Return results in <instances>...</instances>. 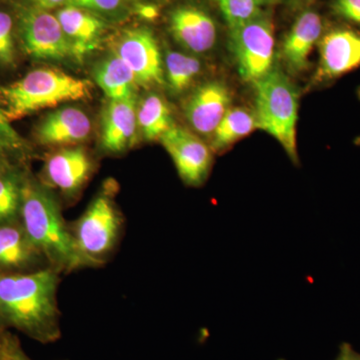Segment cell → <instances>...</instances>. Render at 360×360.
Segmentation results:
<instances>
[{
	"label": "cell",
	"instance_id": "cell-34",
	"mask_svg": "<svg viewBox=\"0 0 360 360\" xmlns=\"http://www.w3.org/2000/svg\"><path fill=\"white\" fill-rule=\"evenodd\" d=\"M359 96H360V90H359Z\"/></svg>",
	"mask_w": 360,
	"mask_h": 360
},
{
	"label": "cell",
	"instance_id": "cell-2",
	"mask_svg": "<svg viewBox=\"0 0 360 360\" xmlns=\"http://www.w3.org/2000/svg\"><path fill=\"white\" fill-rule=\"evenodd\" d=\"M20 219L49 267L60 274L89 269L75 245L56 193L32 177L25 176L23 181Z\"/></svg>",
	"mask_w": 360,
	"mask_h": 360
},
{
	"label": "cell",
	"instance_id": "cell-19",
	"mask_svg": "<svg viewBox=\"0 0 360 360\" xmlns=\"http://www.w3.org/2000/svg\"><path fill=\"white\" fill-rule=\"evenodd\" d=\"M92 75L108 99L122 101L136 97L139 85L134 72L113 52L94 65Z\"/></svg>",
	"mask_w": 360,
	"mask_h": 360
},
{
	"label": "cell",
	"instance_id": "cell-12",
	"mask_svg": "<svg viewBox=\"0 0 360 360\" xmlns=\"http://www.w3.org/2000/svg\"><path fill=\"white\" fill-rule=\"evenodd\" d=\"M319 63L315 80L326 82L360 68V32L338 28L319 42Z\"/></svg>",
	"mask_w": 360,
	"mask_h": 360
},
{
	"label": "cell",
	"instance_id": "cell-20",
	"mask_svg": "<svg viewBox=\"0 0 360 360\" xmlns=\"http://www.w3.org/2000/svg\"><path fill=\"white\" fill-rule=\"evenodd\" d=\"M136 117L139 132L148 141H160L174 127L167 101L155 92H150L137 101Z\"/></svg>",
	"mask_w": 360,
	"mask_h": 360
},
{
	"label": "cell",
	"instance_id": "cell-15",
	"mask_svg": "<svg viewBox=\"0 0 360 360\" xmlns=\"http://www.w3.org/2000/svg\"><path fill=\"white\" fill-rule=\"evenodd\" d=\"M231 94L224 84L207 82L198 87L187 98L184 115L198 134L212 135L231 108Z\"/></svg>",
	"mask_w": 360,
	"mask_h": 360
},
{
	"label": "cell",
	"instance_id": "cell-6",
	"mask_svg": "<svg viewBox=\"0 0 360 360\" xmlns=\"http://www.w3.org/2000/svg\"><path fill=\"white\" fill-rule=\"evenodd\" d=\"M231 44L243 79L253 84L272 70L274 26L266 16L260 14L252 20L231 28Z\"/></svg>",
	"mask_w": 360,
	"mask_h": 360
},
{
	"label": "cell",
	"instance_id": "cell-17",
	"mask_svg": "<svg viewBox=\"0 0 360 360\" xmlns=\"http://www.w3.org/2000/svg\"><path fill=\"white\" fill-rule=\"evenodd\" d=\"M170 32L182 47L194 54L212 51L217 39L212 18L200 8L182 6L170 15Z\"/></svg>",
	"mask_w": 360,
	"mask_h": 360
},
{
	"label": "cell",
	"instance_id": "cell-13",
	"mask_svg": "<svg viewBox=\"0 0 360 360\" xmlns=\"http://www.w3.org/2000/svg\"><path fill=\"white\" fill-rule=\"evenodd\" d=\"M136 97L122 101L108 99L103 111L99 144L108 155H120L134 148L139 137Z\"/></svg>",
	"mask_w": 360,
	"mask_h": 360
},
{
	"label": "cell",
	"instance_id": "cell-23",
	"mask_svg": "<svg viewBox=\"0 0 360 360\" xmlns=\"http://www.w3.org/2000/svg\"><path fill=\"white\" fill-rule=\"evenodd\" d=\"M25 176L11 167L0 169V224L20 219Z\"/></svg>",
	"mask_w": 360,
	"mask_h": 360
},
{
	"label": "cell",
	"instance_id": "cell-30",
	"mask_svg": "<svg viewBox=\"0 0 360 360\" xmlns=\"http://www.w3.org/2000/svg\"><path fill=\"white\" fill-rule=\"evenodd\" d=\"M335 360H360V354L349 343L345 342L340 345Z\"/></svg>",
	"mask_w": 360,
	"mask_h": 360
},
{
	"label": "cell",
	"instance_id": "cell-9",
	"mask_svg": "<svg viewBox=\"0 0 360 360\" xmlns=\"http://www.w3.org/2000/svg\"><path fill=\"white\" fill-rule=\"evenodd\" d=\"M94 169V158L84 146L58 148L45 158L41 182L72 202L84 191Z\"/></svg>",
	"mask_w": 360,
	"mask_h": 360
},
{
	"label": "cell",
	"instance_id": "cell-5",
	"mask_svg": "<svg viewBox=\"0 0 360 360\" xmlns=\"http://www.w3.org/2000/svg\"><path fill=\"white\" fill-rule=\"evenodd\" d=\"M253 84L258 127L274 136L288 158L297 163L298 94L295 85L283 71L274 68Z\"/></svg>",
	"mask_w": 360,
	"mask_h": 360
},
{
	"label": "cell",
	"instance_id": "cell-26",
	"mask_svg": "<svg viewBox=\"0 0 360 360\" xmlns=\"http://www.w3.org/2000/svg\"><path fill=\"white\" fill-rule=\"evenodd\" d=\"M0 151L6 155L18 156H25L30 151L25 139L11 127V122L4 115L1 105H0Z\"/></svg>",
	"mask_w": 360,
	"mask_h": 360
},
{
	"label": "cell",
	"instance_id": "cell-3",
	"mask_svg": "<svg viewBox=\"0 0 360 360\" xmlns=\"http://www.w3.org/2000/svg\"><path fill=\"white\" fill-rule=\"evenodd\" d=\"M92 90L89 79L58 68H40L13 84L0 85V105L11 122L45 108L90 98Z\"/></svg>",
	"mask_w": 360,
	"mask_h": 360
},
{
	"label": "cell",
	"instance_id": "cell-31",
	"mask_svg": "<svg viewBox=\"0 0 360 360\" xmlns=\"http://www.w3.org/2000/svg\"><path fill=\"white\" fill-rule=\"evenodd\" d=\"M136 14L141 16L142 20L151 21L158 18V11L155 6H150V4H142V6H137Z\"/></svg>",
	"mask_w": 360,
	"mask_h": 360
},
{
	"label": "cell",
	"instance_id": "cell-27",
	"mask_svg": "<svg viewBox=\"0 0 360 360\" xmlns=\"http://www.w3.org/2000/svg\"><path fill=\"white\" fill-rule=\"evenodd\" d=\"M68 6L78 7L99 16L120 18L127 9L125 0H70Z\"/></svg>",
	"mask_w": 360,
	"mask_h": 360
},
{
	"label": "cell",
	"instance_id": "cell-28",
	"mask_svg": "<svg viewBox=\"0 0 360 360\" xmlns=\"http://www.w3.org/2000/svg\"><path fill=\"white\" fill-rule=\"evenodd\" d=\"M331 8L343 20L360 25V0H333Z\"/></svg>",
	"mask_w": 360,
	"mask_h": 360
},
{
	"label": "cell",
	"instance_id": "cell-24",
	"mask_svg": "<svg viewBox=\"0 0 360 360\" xmlns=\"http://www.w3.org/2000/svg\"><path fill=\"white\" fill-rule=\"evenodd\" d=\"M229 28L243 25L262 14V0H217Z\"/></svg>",
	"mask_w": 360,
	"mask_h": 360
},
{
	"label": "cell",
	"instance_id": "cell-11",
	"mask_svg": "<svg viewBox=\"0 0 360 360\" xmlns=\"http://www.w3.org/2000/svg\"><path fill=\"white\" fill-rule=\"evenodd\" d=\"M92 122L82 108L65 105L47 113L35 127L34 137L41 146L68 148L89 139Z\"/></svg>",
	"mask_w": 360,
	"mask_h": 360
},
{
	"label": "cell",
	"instance_id": "cell-14",
	"mask_svg": "<svg viewBox=\"0 0 360 360\" xmlns=\"http://www.w3.org/2000/svg\"><path fill=\"white\" fill-rule=\"evenodd\" d=\"M49 267L20 219L0 224V272L28 274Z\"/></svg>",
	"mask_w": 360,
	"mask_h": 360
},
{
	"label": "cell",
	"instance_id": "cell-16",
	"mask_svg": "<svg viewBox=\"0 0 360 360\" xmlns=\"http://www.w3.org/2000/svg\"><path fill=\"white\" fill-rule=\"evenodd\" d=\"M56 15L70 44L73 60L82 63L103 41L105 22L96 14L72 6L63 7Z\"/></svg>",
	"mask_w": 360,
	"mask_h": 360
},
{
	"label": "cell",
	"instance_id": "cell-22",
	"mask_svg": "<svg viewBox=\"0 0 360 360\" xmlns=\"http://www.w3.org/2000/svg\"><path fill=\"white\" fill-rule=\"evenodd\" d=\"M163 65L165 82L175 94L188 89L202 68L201 61L196 56L174 51L165 53Z\"/></svg>",
	"mask_w": 360,
	"mask_h": 360
},
{
	"label": "cell",
	"instance_id": "cell-1",
	"mask_svg": "<svg viewBox=\"0 0 360 360\" xmlns=\"http://www.w3.org/2000/svg\"><path fill=\"white\" fill-rule=\"evenodd\" d=\"M59 283L60 274L51 267L28 274L0 272V324L42 343L58 340Z\"/></svg>",
	"mask_w": 360,
	"mask_h": 360
},
{
	"label": "cell",
	"instance_id": "cell-10",
	"mask_svg": "<svg viewBox=\"0 0 360 360\" xmlns=\"http://www.w3.org/2000/svg\"><path fill=\"white\" fill-rule=\"evenodd\" d=\"M174 161L180 179L186 186H202L210 176L212 149L188 130L174 127L160 141Z\"/></svg>",
	"mask_w": 360,
	"mask_h": 360
},
{
	"label": "cell",
	"instance_id": "cell-18",
	"mask_svg": "<svg viewBox=\"0 0 360 360\" xmlns=\"http://www.w3.org/2000/svg\"><path fill=\"white\" fill-rule=\"evenodd\" d=\"M322 27L321 18L314 11H305L295 21L283 46V60L291 72H300L307 68L310 52L321 39Z\"/></svg>",
	"mask_w": 360,
	"mask_h": 360
},
{
	"label": "cell",
	"instance_id": "cell-7",
	"mask_svg": "<svg viewBox=\"0 0 360 360\" xmlns=\"http://www.w3.org/2000/svg\"><path fill=\"white\" fill-rule=\"evenodd\" d=\"M18 34L22 51L35 60H73L70 44L56 15L33 7L20 14Z\"/></svg>",
	"mask_w": 360,
	"mask_h": 360
},
{
	"label": "cell",
	"instance_id": "cell-21",
	"mask_svg": "<svg viewBox=\"0 0 360 360\" xmlns=\"http://www.w3.org/2000/svg\"><path fill=\"white\" fill-rule=\"evenodd\" d=\"M255 113L243 108H231L212 136V151L222 153L257 129Z\"/></svg>",
	"mask_w": 360,
	"mask_h": 360
},
{
	"label": "cell",
	"instance_id": "cell-4",
	"mask_svg": "<svg viewBox=\"0 0 360 360\" xmlns=\"http://www.w3.org/2000/svg\"><path fill=\"white\" fill-rule=\"evenodd\" d=\"M116 191L112 180L104 184L84 213L70 224L75 245L89 269L108 264L122 240L125 222L115 201Z\"/></svg>",
	"mask_w": 360,
	"mask_h": 360
},
{
	"label": "cell",
	"instance_id": "cell-33",
	"mask_svg": "<svg viewBox=\"0 0 360 360\" xmlns=\"http://www.w3.org/2000/svg\"><path fill=\"white\" fill-rule=\"evenodd\" d=\"M6 167H9L8 163H7L6 161V155L0 151V169Z\"/></svg>",
	"mask_w": 360,
	"mask_h": 360
},
{
	"label": "cell",
	"instance_id": "cell-32",
	"mask_svg": "<svg viewBox=\"0 0 360 360\" xmlns=\"http://www.w3.org/2000/svg\"><path fill=\"white\" fill-rule=\"evenodd\" d=\"M35 2L40 8L47 11V9L56 8V7L68 6L70 0H35Z\"/></svg>",
	"mask_w": 360,
	"mask_h": 360
},
{
	"label": "cell",
	"instance_id": "cell-8",
	"mask_svg": "<svg viewBox=\"0 0 360 360\" xmlns=\"http://www.w3.org/2000/svg\"><path fill=\"white\" fill-rule=\"evenodd\" d=\"M111 52L129 66L139 86L148 89L165 84L162 56L158 40L148 28L124 30L113 40Z\"/></svg>",
	"mask_w": 360,
	"mask_h": 360
},
{
	"label": "cell",
	"instance_id": "cell-25",
	"mask_svg": "<svg viewBox=\"0 0 360 360\" xmlns=\"http://www.w3.org/2000/svg\"><path fill=\"white\" fill-rule=\"evenodd\" d=\"M16 58L13 18L6 11H0V68H13Z\"/></svg>",
	"mask_w": 360,
	"mask_h": 360
},
{
	"label": "cell",
	"instance_id": "cell-29",
	"mask_svg": "<svg viewBox=\"0 0 360 360\" xmlns=\"http://www.w3.org/2000/svg\"><path fill=\"white\" fill-rule=\"evenodd\" d=\"M0 360H30L13 336L0 338Z\"/></svg>",
	"mask_w": 360,
	"mask_h": 360
}]
</instances>
